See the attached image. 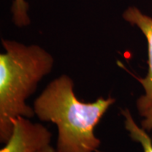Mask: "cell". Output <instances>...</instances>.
<instances>
[{
  "instance_id": "1",
  "label": "cell",
  "mask_w": 152,
  "mask_h": 152,
  "mask_svg": "<svg viewBox=\"0 0 152 152\" xmlns=\"http://www.w3.org/2000/svg\"><path fill=\"white\" fill-rule=\"evenodd\" d=\"M112 97L84 102L76 97L74 82L63 75L50 82L34 102L35 114L58 127L56 152H94L100 145L94 129L107 109Z\"/></svg>"
},
{
  "instance_id": "2",
  "label": "cell",
  "mask_w": 152,
  "mask_h": 152,
  "mask_svg": "<svg viewBox=\"0 0 152 152\" xmlns=\"http://www.w3.org/2000/svg\"><path fill=\"white\" fill-rule=\"evenodd\" d=\"M2 45L5 53L0 54V140L7 143L17 118L34 117V109L26 101L52 71L54 60L38 45L8 40H3Z\"/></svg>"
},
{
  "instance_id": "3",
  "label": "cell",
  "mask_w": 152,
  "mask_h": 152,
  "mask_svg": "<svg viewBox=\"0 0 152 152\" xmlns=\"http://www.w3.org/2000/svg\"><path fill=\"white\" fill-rule=\"evenodd\" d=\"M51 137V133L43 125L19 117L14 122L12 135L0 152H37L48 145Z\"/></svg>"
},
{
  "instance_id": "4",
  "label": "cell",
  "mask_w": 152,
  "mask_h": 152,
  "mask_svg": "<svg viewBox=\"0 0 152 152\" xmlns=\"http://www.w3.org/2000/svg\"><path fill=\"white\" fill-rule=\"evenodd\" d=\"M125 21L136 26L141 31L147 39L149 54V71L146 77L138 80L144 87L145 94L137 100V109L144 117L152 110V18L143 14L134 6L129 7L123 14Z\"/></svg>"
},
{
  "instance_id": "5",
  "label": "cell",
  "mask_w": 152,
  "mask_h": 152,
  "mask_svg": "<svg viewBox=\"0 0 152 152\" xmlns=\"http://www.w3.org/2000/svg\"><path fill=\"white\" fill-rule=\"evenodd\" d=\"M122 114L124 118L125 129L131 139L141 145L144 152H152V140L146 130L137 125L129 109L122 110Z\"/></svg>"
},
{
  "instance_id": "6",
  "label": "cell",
  "mask_w": 152,
  "mask_h": 152,
  "mask_svg": "<svg viewBox=\"0 0 152 152\" xmlns=\"http://www.w3.org/2000/svg\"><path fill=\"white\" fill-rule=\"evenodd\" d=\"M28 4L25 0H14L12 5L13 19L15 25L21 27L30 24V18L28 16Z\"/></svg>"
},
{
  "instance_id": "7",
  "label": "cell",
  "mask_w": 152,
  "mask_h": 152,
  "mask_svg": "<svg viewBox=\"0 0 152 152\" xmlns=\"http://www.w3.org/2000/svg\"><path fill=\"white\" fill-rule=\"evenodd\" d=\"M144 119L142 120L141 122V127L145 129V130L149 131L152 129V110L150 111L149 113H147L144 117Z\"/></svg>"
},
{
  "instance_id": "8",
  "label": "cell",
  "mask_w": 152,
  "mask_h": 152,
  "mask_svg": "<svg viewBox=\"0 0 152 152\" xmlns=\"http://www.w3.org/2000/svg\"><path fill=\"white\" fill-rule=\"evenodd\" d=\"M37 152H56V151H55L54 149H53V147L51 146L50 145H48L45 146L44 148L41 149V150H39V151Z\"/></svg>"
}]
</instances>
